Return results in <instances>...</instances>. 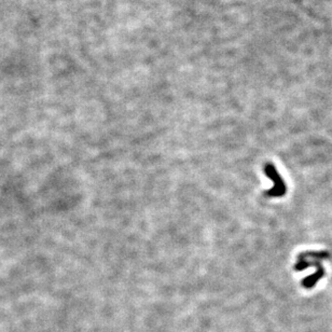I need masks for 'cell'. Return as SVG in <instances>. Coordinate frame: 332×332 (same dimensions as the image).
<instances>
[{
    "instance_id": "2",
    "label": "cell",
    "mask_w": 332,
    "mask_h": 332,
    "mask_svg": "<svg viewBox=\"0 0 332 332\" xmlns=\"http://www.w3.org/2000/svg\"><path fill=\"white\" fill-rule=\"evenodd\" d=\"M324 275H325L324 268L321 267V265L319 264L317 271H316V272H315L314 274H312V275H310V276L306 277V278L303 280L302 285L304 286L305 288H311V287H313V286H315V284L317 283L318 280L324 276Z\"/></svg>"
},
{
    "instance_id": "1",
    "label": "cell",
    "mask_w": 332,
    "mask_h": 332,
    "mask_svg": "<svg viewBox=\"0 0 332 332\" xmlns=\"http://www.w3.org/2000/svg\"><path fill=\"white\" fill-rule=\"evenodd\" d=\"M264 173L271 180H273L274 187L272 189H270L267 192V195L271 197H280L285 195L286 191H287V188H286L285 182L283 180V178L280 177L279 173L277 172L276 168L272 164V163H268L265 164L264 167Z\"/></svg>"
}]
</instances>
